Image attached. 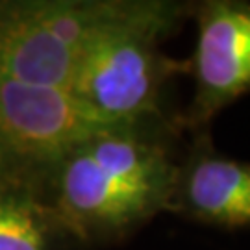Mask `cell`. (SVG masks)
<instances>
[{"instance_id": "1", "label": "cell", "mask_w": 250, "mask_h": 250, "mask_svg": "<svg viewBox=\"0 0 250 250\" xmlns=\"http://www.w3.org/2000/svg\"><path fill=\"white\" fill-rule=\"evenodd\" d=\"M182 141L176 113L100 128L60 158L43 200L82 249L125 241L167 211Z\"/></svg>"}, {"instance_id": "2", "label": "cell", "mask_w": 250, "mask_h": 250, "mask_svg": "<svg viewBox=\"0 0 250 250\" xmlns=\"http://www.w3.org/2000/svg\"><path fill=\"white\" fill-rule=\"evenodd\" d=\"M195 2L146 0L141 13L107 30L83 52L69 85L71 97L104 125L170 115L165 91L189 74L188 60L161 50V43L191 19Z\"/></svg>"}, {"instance_id": "3", "label": "cell", "mask_w": 250, "mask_h": 250, "mask_svg": "<svg viewBox=\"0 0 250 250\" xmlns=\"http://www.w3.org/2000/svg\"><path fill=\"white\" fill-rule=\"evenodd\" d=\"M146 0H0V78L69 91L83 52Z\"/></svg>"}, {"instance_id": "4", "label": "cell", "mask_w": 250, "mask_h": 250, "mask_svg": "<svg viewBox=\"0 0 250 250\" xmlns=\"http://www.w3.org/2000/svg\"><path fill=\"white\" fill-rule=\"evenodd\" d=\"M104 125L65 89L0 78V188L43 198L56 163Z\"/></svg>"}, {"instance_id": "5", "label": "cell", "mask_w": 250, "mask_h": 250, "mask_svg": "<svg viewBox=\"0 0 250 250\" xmlns=\"http://www.w3.org/2000/svg\"><path fill=\"white\" fill-rule=\"evenodd\" d=\"M197 43L188 58L193 95L176 113L189 137L209 135L213 119L250 93V0H204L193 4Z\"/></svg>"}, {"instance_id": "6", "label": "cell", "mask_w": 250, "mask_h": 250, "mask_svg": "<svg viewBox=\"0 0 250 250\" xmlns=\"http://www.w3.org/2000/svg\"><path fill=\"white\" fill-rule=\"evenodd\" d=\"M167 213L224 230L250 228V161L215 152L211 135L189 137Z\"/></svg>"}, {"instance_id": "7", "label": "cell", "mask_w": 250, "mask_h": 250, "mask_svg": "<svg viewBox=\"0 0 250 250\" xmlns=\"http://www.w3.org/2000/svg\"><path fill=\"white\" fill-rule=\"evenodd\" d=\"M0 250H83L43 198L0 188Z\"/></svg>"}]
</instances>
